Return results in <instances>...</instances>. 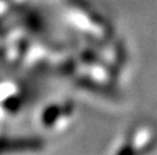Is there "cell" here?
<instances>
[{"label": "cell", "mask_w": 157, "mask_h": 155, "mask_svg": "<svg viewBox=\"0 0 157 155\" xmlns=\"http://www.w3.org/2000/svg\"><path fill=\"white\" fill-rule=\"evenodd\" d=\"M157 147V125L152 121H141L131 126L113 155H149Z\"/></svg>", "instance_id": "6da1fadb"}, {"label": "cell", "mask_w": 157, "mask_h": 155, "mask_svg": "<svg viewBox=\"0 0 157 155\" xmlns=\"http://www.w3.org/2000/svg\"><path fill=\"white\" fill-rule=\"evenodd\" d=\"M73 107L66 103H52L44 107L40 115V124L47 131L65 129L73 120Z\"/></svg>", "instance_id": "7a4b0ae2"}]
</instances>
